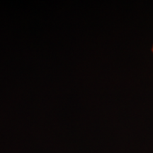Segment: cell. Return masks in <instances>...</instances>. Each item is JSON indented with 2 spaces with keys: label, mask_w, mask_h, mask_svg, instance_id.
<instances>
[{
  "label": "cell",
  "mask_w": 153,
  "mask_h": 153,
  "mask_svg": "<svg viewBox=\"0 0 153 153\" xmlns=\"http://www.w3.org/2000/svg\"><path fill=\"white\" fill-rule=\"evenodd\" d=\"M152 53H153V50H152Z\"/></svg>",
  "instance_id": "obj_2"
},
{
  "label": "cell",
  "mask_w": 153,
  "mask_h": 153,
  "mask_svg": "<svg viewBox=\"0 0 153 153\" xmlns=\"http://www.w3.org/2000/svg\"><path fill=\"white\" fill-rule=\"evenodd\" d=\"M152 50H153V45H152Z\"/></svg>",
  "instance_id": "obj_1"
}]
</instances>
